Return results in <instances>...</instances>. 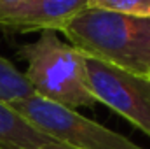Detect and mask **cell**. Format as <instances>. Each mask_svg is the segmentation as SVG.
<instances>
[{"instance_id":"obj_1","label":"cell","mask_w":150,"mask_h":149,"mask_svg":"<svg viewBox=\"0 0 150 149\" xmlns=\"http://www.w3.org/2000/svg\"><path fill=\"white\" fill-rule=\"evenodd\" d=\"M63 34L84 56L150 77V18L87 7Z\"/></svg>"},{"instance_id":"obj_2","label":"cell","mask_w":150,"mask_h":149,"mask_svg":"<svg viewBox=\"0 0 150 149\" xmlns=\"http://www.w3.org/2000/svg\"><path fill=\"white\" fill-rule=\"evenodd\" d=\"M18 54L26 62L23 74L35 95L68 109L98 104L89 90L84 54L63 42L56 32H40V37L21 46Z\"/></svg>"},{"instance_id":"obj_3","label":"cell","mask_w":150,"mask_h":149,"mask_svg":"<svg viewBox=\"0 0 150 149\" xmlns=\"http://www.w3.org/2000/svg\"><path fill=\"white\" fill-rule=\"evenodd\" d=\"M38 132L74 149H143L124 135L38 95L9 104Z\"/></svg>"},{"instance_id":"obj_4","label":"cell","mask_w":150,"mask_h":149,"mask_svg":"<svg viewBox=\"0 0 150 149\" xmlns=\"http://www.w3.org/2000/svg\"><path fill=\"white\" fill-rule=\"evenodd\" d=\"M87 82L96 102L138 126L150 137V77L134 75L84 56Z\"/></svg>"},{"instance_id":"obj_5","label":"cell","mask_w":150,"mask_h":149,"mask_svg":"<svg viewBox=\"0 0 150 149\" xmlns=\"http://www.w3.org/2000/svg\"><path fill=\"white\" fill-rule=\"evenodd\" d=\"M87 9V0H16L0 5V28L12 32H63Z\"/></svg>"},{"instance_id":"obj_6","label":"cell","mask_w":150,"mask_h":149,"mask_svg":"<svg viewBox=\"0 0 150 149\" xmlns=\"http://www.w3.org/2000/svg\"><path fill=\"white\" fill-rule=\"evenodd\" d=\"M49 142L54 140L0 100V149H38Z\"/></svg>"},{"instance_id":"obj_7","label":"cell","mask_w":150,"mask_h":149,"mask_svg":"<svg viewBox=\"0 0 150 149\" xmlns=\"http://www.w3.org/2000/svg\"><path fill=\"white\" fill-rule=\"evenodd\" d=\"M32 95H35V91L25 74L18 70L12 62L0 56V100L5 104H12Z\"/></svg>"},{"instance_id":"obj_8","label":"cell","mask_w":150,"mask_h":149,"mask_svg":"<svg viewBox=\"0 0 150 149\" xmlns=\"http://www.w3.org/2000/svg\"><path fill=\"white\" fill-rule=\"evenodd\" d=\"M87 7L138 18H150V0H87Z\"/></svg>"},{"instance_id":"obj_9","label":"cell","mask_w":150,"mask_h":149,"mask_svg":"<svg viewBox=\"0 0 150 149\" xmlns=\"http://www.w3.org/2000/svg\"><path fill=\"white\" fill-rule=\"evenodd\" d=\"M38 149H74V148H68V146L58 144V142H49V144H45V146H42V148H38Z\"/></svg>"},{"instance_id":"obj_10","label":"cell","mask_w":150,"mask_h":149,"mask_svg":"<svg viewBox=\"0 0 150 149\" xmlns=\"http://www.w3.org/2000/svg\"><path fill=\"white\" fill-rule=\"evenodd\" d=\"M11 2H16V0H0V5H4V4H11Z\"/></svg>"}]
</instances>
